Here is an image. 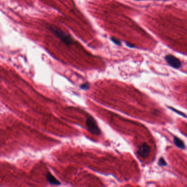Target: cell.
I'll use <instances>...</instances> for the list:
<instances>
[{
    "label": "cell",
    "mask_w": 187,
    "mask_h": 187,
    "mask_svg": "<svg viewBox=\"0 0 187 187\" xmlns=\"http://www.w3.org/2000/svg\"><path fill=\"white\" fill-rule=\"evenodd\" d=\"M48 29L50 31L54 33L57 37L61 41L63 42L67 46H70L74 43V40L69 35L63 31L62 30L56 27L55 26H50L48 27Z\"/></svg>",
    "instance_id": "6da1fadb"
},
{
    "label": "cell",
    "mask_w": 187,
    "mask_h": 187,
    "mask_svg": "<svg viewBox=\"0 0 187 187\" xmlns=\"http://www.w3.org/2000/svg\"><path fill=\"white\" fill-rule=\"evenodd\" d=\"M86 125L89 131L92 133L96 135H100L101 133L100 130L97 124L96 121L92 116H88L86 119Z\"/></svg>",
    "instance_id": "7a4b0ae2"
},
{
    "label": "cell",
    "mask_w": 187,
    "mask_h": 187,
    "mask_svg": "<svg viewBox=\"0 0 187 187\" xmlns=\"http://www.w3.org/2000/svg\"><path fill=\"white\" fill-rule=\"evenodd\" d=\"M165 60L168 63L169 65H170L171 66L175 68H179L182 66V64L181 61L172 55H167L165 57Z\"/></svg>",
    "instance_id": "3957f363"
},
{
    "label": "cell",
    "mask_w": 187,
    "mask_h": 187,
    "mask_svg": "<svg viewBox=\"0 0 187 187\" xmlns=\"http://www.w3.org/2000/svg\"><path fill=\"white\" fill-rule=\"evenodd\" d=\"M150 153V148L149 146L146 144V143H143L139 146L138 154L142 158H146L148 157Z\"/></svg>",
    "instance_id": "277c9868"
},
{
    "label": "cell",
    "mask_w": 187,
    "mask_h": 187,
    "mask_svg": "<svg viewBox=\"0 0 187 187\" xmlns=\"http://www.w3.org/2000/svg\"><path fill=\"white\" fill-rule=\"evenodd\" d=\"M47 179L49 183L54 185H60V183L50 173L47 174Z\"/></svg>",
    "instance_id": "5b68a950"
},
{
    "label": "cell",
    "mask_w": 187,
    "mask_h": 187,
    "mask_svg": "<svg viewBox=\"0 0 187 187\" xmlns=\"http://www.w3.org/2000/svg\"><path fill=\"white\" fill-rule=\"evenodd\" d=\"M173 140H174V143L177 147H178V148H181V149L185 148V147H186L185 145H184V142L180 138H179L178 137H175Z\"/></svg>",
    "instance_id": "8992f818"
},
{
    "label": "cell",
    "mask_w": 187,
    "mask_h": 187,
    "mask_svg": "<svg viewBox=\"0 0 187 187\" xmlns=\"http://www.w3.org/2000/svg\"><path fill=\"white\" fill-rule=\"evenodd\" d=\"M80 88H81L82 89H83V90H88V89H90V84L88 83V82H86V83L82 84L80 86Z\"/></svg>",
    "instance_id": "52a82bcc"
},
{
    "label": "cell",
    "mask_w": 187,
    "mask_h": 187,
    "mask_svg": "<svg viewBox=\"0 0 187 187\" xmlns=\"http://www.w3.org/2000/svg\"><path fill=\"white\" fill-rule=\"evenodd\" d=\"M169 108H170L171 109H172V111H173L174 112H175L176 113H178V114L179 115H181V116H184V117H186V118H187V116H186V115L185 114H184L183 113L181 112H179V111H177V110H176V109L175 108H172V107H169Z\"/></svg>",
    "instance_id": "ba28073f"
},
{
    "label": "cell",
    "mask_w": 187,
    "mask_h": 187,
    "mask_svg": "<svg viewBox=\"0 0 187 187\" xmlns=\"http://www.w3.org/2000/svg\"><path fill=\"white\" fill-rule=\"evenodd\" d=\"M159 164L160 166H166V162H165V160L162 158H160L159 160Z\"/></svg>",
    "instance_id": "9c48e42d"
},
{
    "label": "cell",
    "mask_w": 187,
    "mask_h": 187,
    "mask_svg": "<svg viewBox=\"0 0 187 187\" xmlns=\"http://www.w3.org/2000/svg\"><path fill=\"white\" fill-rule=\"evenodd\" d=\"M111 40L115 44H116L117 45H119V46H120L121 42L118 39H117L116 38L112 37L111 38Z\"/></svg>",
    "instance_id": "30bf717a"
},
{
    "label": "cell",
    "mask_w": 187,
    "mask_h": 187,
    "mask_svg": "<svg viewBox=\"0 0 187 187\" xmlns=\"http://www.w3.org/2000/svg\"><path fill=\"white\" fill-rule=\"evenodd\" d=\"M127 46L129 47H130V48H133L134 46L133 44H130V43H127Z\"/></svg>",
    "instance_id": "8fae6325"
},
{
    "label": "cell",
    "mask_w": 187,
    "mask_h": 187,
    "mask_svg": "<svg viewBox=\"0 0 187 187\" xmlns=\"http://www.w3.org/2000/svg\"><path fill=\"white\" fill-rule=\"evenodd\" d=\"M138 1H139V0H138Z\"/></svg>",
    "instance_id": "7c38bea8"
}]
</instances>
